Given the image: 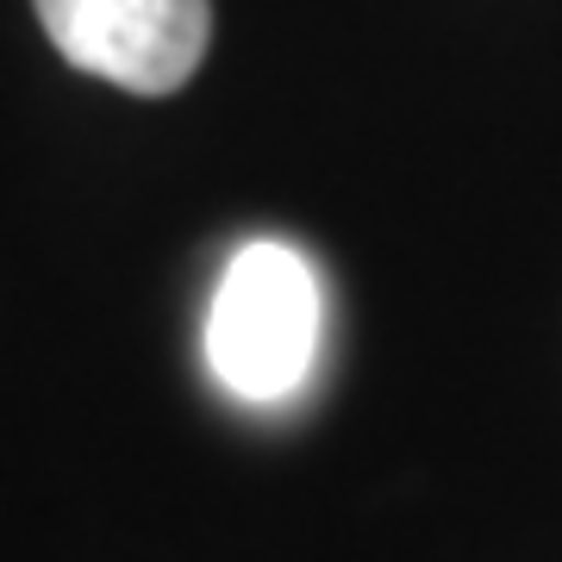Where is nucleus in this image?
Listing matches in <instances>:
<instances>
[{"mask_svg": "<svg viewBox=\"0 0 562 562\" xmlns=\"http://www.w3.org/2000/svg\"><path fill=\"white\" fill-rule=\"evenodd\" d=\"M44 38L125 94H176L213 44V0H32Z\"/></svg>", "mask_w": 562, "mask_h": 562, "instance_id": "nucleus-2", "label": "nucleus"}, {"mask_svg": "<svg viewBox=\"0 0 562 562\" xmlns=\"http://www.w3.org/2000/svg\"><path fill=\"white\" fill-rule=\"evenodd\" d=\"M319 276L281 238H250L225 262L206 306V369L225 394L250 406H276L301 394L319 357Z\"/></svg>", "mask_w": 562, "mask_h": 562, "instance_id": "nucleus-1", "label": "nucleus"}]
</instances>
